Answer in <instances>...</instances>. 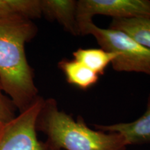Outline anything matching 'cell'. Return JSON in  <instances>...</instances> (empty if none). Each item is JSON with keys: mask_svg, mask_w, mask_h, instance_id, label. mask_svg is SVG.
I'll list each match as a JSON object with an SVG mask.
<instances>
[{"mask_svg": "<svg viewBox=\"0 0 150 150\" xmlns=\"http://www.w3.org/2000/svg\"><path fill=\"white\" fill-rule=\"evenodd\" d=\"M44 99L38 97L18 116L0 126V150H44L37 137V120Z\"/></svg>", "mask_w": 150, "mask_h": 150, "instance_id": "obj_4", "label": "cell"}, {"mask_svg": "<svg viewBox=\"0 0 150 150\" xmlns=\"http://www.w3.org/2000/svg\"><path fill=\"white\" fill-rule=\"evenodd\" d=\"M109 29L127 33L136 42L150 50V17L112 19Z\"/></svg>", "mask_w": 150, "mask_h": 150, "instance_id": "obj_10", "label": "cell"}, {"mask_svg": "<svg viewBox=\"0 0 150 150\" xmlns=\"http://www.w3.org/2000/svg\"><path fill=\"white\" fill-rule=\"evenodd\" d=\"M42 16L41 0H0V18L22 17L31 20Z\"/></svg>", "mask_w": 150, "mask_h": 150, "instance_id": "obj_11", "label": "cell"}, {"mask_svg": "<svg viewBox=\"0 0 150 150\" xmlns=\"http://www.w3.org/2000/svg\"><path fill=\"white\" fill-rule=\"evenodd\" d=\"M92 35L101 48L117 55L111 63L116 72L142 73L150 76V50L124 31L97 27L93 22L80 29V35Z\"/></svg>", "mask_w": 150, "mask_h": 150, "instance_id": "obj_3", "label": "cell"}, {"mask_svg": "<svg viewBox=\"0 0 150 150\" xmlns=\"http://www.w3.org/2000/svg\"><path fill=\"white\" fill-rule=\"evenodd\" d=\"M67 82L81 90H88L98 82L99 76L74 59H63L59 63Z\"/></svg>", "mask_w": 150, "mask_h": 150, "instance_id": "obj_8", "label": "cell"}, {"mask_svg": "<svg viewBox=\"0 0 150 150\" xmlns=\"http://www.w3.org/2000/svg\"><path fill=\"white\" fill-rule=\"evenodd\" d=\"M73 59L76 60L97 73L104 75L107 67L117 55L102 48H79L72 53Z\"/></svg>", "mask_w": 150, "mask_h": 150, "instance_id": "obj_9", "label": "cell"}, {"mask_svg": "<svg viewBox=\"0 0 150 150\" xmlns=\"http://www.w3.org/2000/svg\"><path fill=\"white\" fill-rule=\"evenodd\" d=\"M14 117V111L11 102L6 98L0 85V126L10 121Z\"/></svg>", "mask_w": 150, "mask_h": 150, "instance_id": "obj_12", "label": "cell"}, {"mask_svg": "<svg viewBox=\"0 0 150 150\" xmlns=\"http://www.w3.org/2000/svg\"><path fill=\"white\" fill-rule=\"evenodd\" d=\"M77 1L75 0H41L42 13L52 21L58 22L74 36L80 35L76 20Z\"/></svg>", "mask_w": 150, "mask_h": 150, "instance_id": "obj_7", "label": "cell"}, {"mask_svg": "<svg viewBox=\"0 0 150 150\" xmlns=\"http://www.w3.org/2000/svg\"><path fill=\"white\" fill-rule=\"evenodd\" d=\"M95 16L112 19L149 18L150 0H79L77 1L76 20L79 30L93 22Z\"/></svg>", "mask_w": 150, "mask_h": 150, "instance_id": "obj_5", "label": "cell"}, {"mask_svg": "<svg viewBox=\"0 0 150 150\" xmlns=\"http://www.w3.org/2000/svg\"><path fill=\"white\" fill-rule=\"evenodd\" d=\"M36 33L30 19L0 18V85L20 112L38 97L25 53V44Z\"/></svg>", "mask_w": 150, "mask_h": 150, "instance_id": "obj_1", "label": "cell"}, {"mask_svg": "<svg viewBox=\"0 0 150 150\" xmlns=\"http://www.w3.org/2000/svg\"><path fill=\"white\" fill-rule=\"evenodd\" d=\"M43 146H44V150H59V149H51V148L47 147L44 145H43Z\"/></svg>", "mask_w": 150, "mask_h": 150, "instance_id": "obj_13", "label": "cell"}, {"mask_svg": "<svg viewBox=\"0 0 150 150\" xmlns=\"http://www.w3.org/2000/svg\"><path fill=\"white\" fill-rule=\"evenodd\" d=\"M94 128L104 132L121 134L127 145L150 143V93L147 97L145 112L134 121L112 125H94Z\"/></svg>", "mask_w": 150, "mask_h": 150, "instance_id": "obj_6", "label": "cell"}, {"mask_svg": "<svg viewBox=\"0 0 150 150\" xmlns=\"http://www.w3.org/2000/svg\"><path fill=\"white\" fill-rule=\"evenodd\" d=\"M47 137V147L59 150H127L125 138L118 133L92 129L83 117L76 119L59 109L54 99L44 100L36 125Z\"/></svg>", "mask_w": 150, "mask_h": 150, "instance_id": "obj_2", "label": "cell"}]
</instances>
